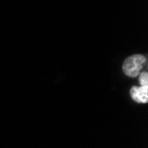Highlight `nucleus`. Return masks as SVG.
I'll use <instances>...</instances> for the list:
<instances>
[{
    "instance_id": "nucleus-1",
    "label": "nucleus",
    "mask_w": 148,
    "mask_h": 148,
    "mask_svg": "<svg viewBox=\"0 0 148 148\" xmlns=\"http://www.w3.org/2000/svg\"><path fill=\"white\" fill-rule=\"evenodd\" d=\"M145 62V58L143 55H133L126 59L123 63V70L124 74L130 77H136L138 75L143 65Z\"/></svg>"
},
{
    "instance_id": "nucleus-2",
    "label": "nucleus",
    "mask_w": 148,
    "mask_h": 148,
    "mask_svg": "<svg viewBox=\"0 0 148 148\" xmlns=\"http://www.w3.org/2000/svg\"><path fill=\"white\" fill-rule=\"evenodd\" d=\"M130 96L134 101L138 103H147L148 101V86L132 87Z\"/></svg>"
},
{
    "instance_id": "nucleus-3",
    "label": "nucleus",
    "mask_w": 148,
    "mask_h": 148,
    "mask_svg": "<svg viewBox=\"0 0 148 148\" xmlns=\"http://www.w3.org/2000/svg\"><path fill=\"white\" fill-rule=\"evenodd\" d=\"M139 83L141 84V86H148V75L146 72H144L140 75Z\"/></svg>"
}]
</instances>
